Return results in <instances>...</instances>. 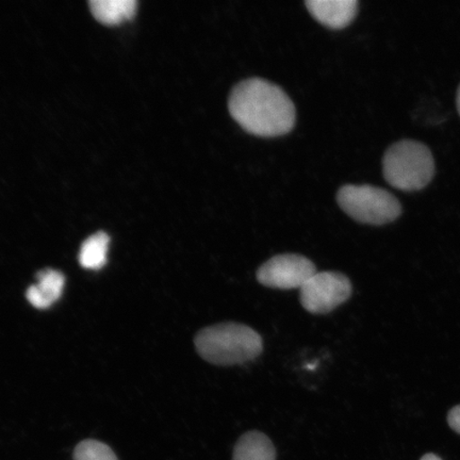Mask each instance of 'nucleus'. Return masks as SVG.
<instances>
[{"label":"nucleus","mask_w":460,"mask_h":460,"mask_svg":"<svg viewBox=\"0 0 460 460\" xmlns=\"http://www.w3.org/2000/svg\"><path fill=\"white\" fill-rule=\"evenodd\" d=\"M229 113L251 135H287L296 125V107L279 85L261 78L243 80L232 91Z\"/></svg>","instance_id":"obj_1"},{"label":"nucleus","mask_w":460,"mask_h":460,"mask_svg":"<svg viewBox=\"0 0 460 460\" xmlns=\"http://www.w3.org/2000/svg\"><path fill=\"white\" fill-rule=\"evenodd\" d=\"M201 358L216 366L243 365L262 353L259 333L241 323L226 322L205 327L194 339Z\"/></svg>","instance_id":"obj_2"},{"label":"nucleus","mask_w":460,"mask_h":460,"mask_svg":"<svg viewBox=\"0 0 460 460\" xmlns=\"http://www.w3.org/2000/svg\"><path fill=\"white\" fill-rule=\"evenodd\" d=\"M383 174L391 187L405 192L419 191L433 180L435 160L423 143L402 140L385 154Z\"/></svg>","instance_id":"obj_3"},{"label":"nucleus","mask_w":460,"mask_h":460,"mask_svg":"<svg viewBox=\"0 0 460 460\" xmlns=\"http://www.w3.org/2000/svg\"><path fill=\"white\" fill-rule=\"evenodd\" d=\"M339 207L353 220L381 226L401 216L398 199L387 190L370 185H345L337 193Z\"/></svg>","instance_id":"obj_4"},{"label":"nucleus","mask_w":460,"mask_h":460,"mask_svg":"<svg viewBox=\"0 0 460 460\" xmlns=\"http://www.w3.org/2000/svg\"><path fill=\"white\" fill-rule=\"evenodd\" d=\"M353 287L348 276L339 272L315 273L300 289L302 306L313 314H326L347 302Z\"/></svg>","instance_id":"obj_5"},{"label":"nucleus","mask_w":460,"mask_h":460,"mask_svg":"<svg viewBox=\"0 0 460 460\" xmlns=\"http://www.w3.org/2000/svg\"><path fill=\"white\" fill-rule=\"evenodd\" d=\"M318 273L312 261L298 254H280L269 259L258 269L259 283L273 289L292 290L301 288Z\"/></svg>","instance_id":"obj_6"},{"label":"nucleus","mask_w":460,"mask_h":460,"mask_svg":"<svg viewBox=\"0 0 460 460\" xmlns=\"http://www.w3.org/2000/svg\"><path fill=\"white\" fill-rule=\"evenodd\" d=\"M305 4L316 21L332 29L347 27L358 13L356 0H309Z\"/></svg>","instance_id":"obj_7"},{"label":"nucleus","mask_w":460,"mask_h":460,"mask_svg":"<svg viewBox=\"0 0 460 460\" xmlns=\"http://www.w3.org/2000/svg\"><path fill=\"white\" fill-rule=\"evenodd\" d=\"M66 279L55 270H44L38 274V284L28 288L26 297L33 307L48 309L59 300L65 289Z\"/></svg>","instance_id":"obj_8"},{"label":"nucleus","mask_w":460,"mask_h":460,"mask_svg":"<svg viewBox=\"0 0 460 460\" xmlns=\"http://www.w3.org/2000/svg\"><path fill=\"white\" fill-rule=\"evenodd\" d=\"M89 5L95 19L105 25H118L132 19L137 8L136 0H91Z\"/></svg>","instance_id":"obj_9"},{"label":"nucleus","mask_w":460,"mask_h":460,"mask_svg":"<svg viewBox=\"0 0 460 460\" xmlns=\"http://www.w3.org/2000/svg\"><path fill=\"white\" fill-rule=\"evenodd\" d=\"M272 441L261 431H249L238 440L234 450V460H275Z\"/></svg>","instance_id":"obj_10"},{"label":"nucleus","mask_w":460,"mask_h":460,"mask_svg":"<svg viewBox=\"0 0 460 460\" xmlns=\"http://www.w3.org/2000/svg\"><path fill=\"white\" fill-rule=\"evenodd\" d=\"M111 238L105 233L92 234L84 240L79 252L80 266L86 270H101L106 266Z\"/></svg>","instance_id":"obj_11"},{"label":"nucleus","mask_w":460,"mask_h":460,"mask_svg":"<svg viewBox=\"0 0 460 460\" xmlns=\"http://www.w3.org/2000/svg\"><path fill=\"white\" fill-rule=\"evenodd\" d=\"M74 460H118L107 445L96 440H85L75 448Z\"/></svg>","instance_id":"obj_12"},{"label":"nucleus","mask_w":460,"mask_h":460,"mask_svg":"<svg viewBox=\"0 0 460 460\" xmlns=\"http://www.w3.org/2000/svg\"><path fill=\"white\" fill-rule=\"evenodd\" d=\"M447 422L453 430L460 435V405L454 407L450 412H448Z\"/></svg>","instance_id":"obj_13"},{"label":"nucleus","mask_w":460,"mask_h":460,"mask_svg":"<svg viewBox=\"0 0 460 460\" xmlns=\"http://www.w3.org/2000/svg\"><path fill=\"white\" fill-rule=\"evenodd\" d=\"M421 460H441L438 456H435V454H427L424 456Z\"/></svg>","instance_id":"obj_14"},{"label":"nucleus","mask_w":460,"mask_h":460,"mask_svg":"<svg viewBox=\"0 0 460 460\" xmlns=\"http://www.w3.org/2000/svg\"><path fill=\"white\" fill-rule=\"evenodd\" d=\"M456 105H457V111L460 115V85L457 91V97H456Z\"/></svg>","instance_id":"obj_15"}]
</instances>
